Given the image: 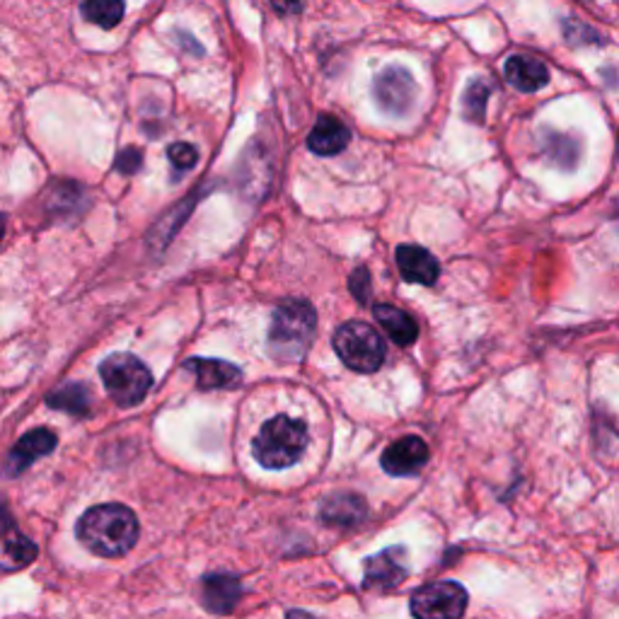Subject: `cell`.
<instances>
[{"instance_id": "obj_19", "label": "cell", "mask_w": 619, "mask_h": 619, "mask_svg": "<svg viewBox=\"0 0 619 619\" xmlns=\"http://www.w3.org/2000/svg\"><path fill=\"white\" fill-rule=\"evenodd\" d=\"M542 151L549 157V163L559 170H573L581 157V143L571 139L569 133L545 131L542 133Z\"/></svg>"}, {"instance_id": "obj_6", "label": "cell", "mask_w": 619, "mask_h": 619, "mask_svg": "<svg viewBox=\"0 0 619 619\" xmlns=\"http://www.w3.org/2000/svg\"><path fill=\"white\" fill-rule=\"evenodd\" d=\"M467 591L460 583H429L411 595V615L417 619H460L467 610Z\"/></svg>"}, {"instance_id": "obj_21", "label": "cell", "mask_w": 619, "mask_h": 619, "mask_svg": "<svg viewBox=\"0 0 619 619\" xmlns=\"http://www.w3.org/2000/svg\"><path fill=\"white\" fill-rule=\"evenodd\" d=\"M126 0H85L83 3V15L85 20L93 22V25L102 30L117 27L124 20Z\"/></svg>"}, {"instance_id": "obj_13", "label": "cell", "mask_w": 619, "mask_h": 619, "mask_svg": "<svg viewBox=\"0 0 619 619\" xmlns=\"http://www.w3.org/2000/svg\"><path fill=\"white\" fill-rule=\"evenodd\" d=\"M351 141V131L349 126L343 124L341 119L331 117V114H323L317 119V124L313 126V131L307 136V148L315 155H337L341 153L343 148L349 145Z\"/></svg>"}, {"instance_id": "obj_7", "label": "cell", "mask_w": 619, "mask_h": 619, "mask_svg": "<svg viewBox=\"0 0 619 619\" xmlns=\"http://www.w3.org/2000/svg\"><path fill=\"white\" fill-rule=\"evenodd\" d=\"M373 100L387 117H407L417 105V83L407 68L387 66L373 80Z\"/></svg>"}, {"instance_id": "obj_17", "label": "cell", "mask_w": 619, "mask_h": 619, "mask_svg": "<svg viewBox=\"0 0 619 619\" xmlns=\"http://www.w3.org/2000/svg\"><path fill=\"white\" fill-rule=\"evenodd\" d=\"M39 549L15 527L0 530V571H20L37 559Z\"/></svg>"}, {"instance_id": "obj_10", "label": "cell", "mask_w": 619, "mask_h": 619, "mask_svg": "<svg viewBox=\"0 0 619 619\" xmlns=\"http://www.w3.org/2000/svg\"><path fill=\"white\" fill-rule=\"evenodd\" d=\"M365 515H369L365 499L359 494H351V491H335V494H329L323 503H319V518L331 527L361 525L365 521Z\"/></svg>"}, {"instance_id": "obj_28", "label": "cell", "mask_w": 619, "mask_h": 619, "mask_svg": "<svg viewBox=\"0 0 619 619\" xmlns=\"http://www.w3.org/2000/svg\"><path fill=\"white\" fill-rule=\"evenodd\" d=\"M3 235H5V218L0 215V240H3Z\"/></svg>"}, {"instance_id": "obj_4", "label": "cell", "mask_w": 619, "mask_h": 619, "mask_svg": "<svg viewBox=\"0 0 619 619\" xmlns=\"http://www.w3.org/2000/svg\"><path fill=\"white\" fill-rule=\"evenodd\" d=\"M100 375L109 397L119 407L141 405L153 387V375L148 365L131 353H114V357L102 361Z\"/></svg>"}, {"instance_id": "obj_15", "label": "cell", "mask_w": 619, "mask_h": 619, "mask_svg": "<svg viewBox=\"0 0 619 619\" xmlns=\"http://www.w3.org/2000/svg\"><path fill=\"white\" fill-rule=\"evenodd\" d=\"M185 369L194 373L201 389H225L235 387L243 381V371H240L237 365L218 359H189Z\"/></svg>"}, {"instance_id": "obj_2", "label": "cell", "mask_w": 619, "mask_h": 619, "mask_svg": "<svg viewBox=\"0 0 619 619\" xmlns=\"http://www.w3.org/2000/svg\"><path fill=\"white\" fill-rule=\"evenodd\" d=\"M315 307L303 297H289L273 310L269 327V351L281 363H297L315 339Z\"/></svg>"}, {"instance_id": "obj_14", "label": "cell", "mask_w": 619, "mask_h": 619, "mask_svg": "<svg viewBox=\"0 0 619 619\" xmlns=\"http://www.w3.org/2000/svg\"><path fill=\"white\" fill-rule=\"evenodd\" d=\"M240 595H243V586H240V581L231 576V573H213V576L203 579L201 598L206 610H211L215 615L233 612Z\"/></svg>"}, {"instance_id": "obj_22", "label": "cell", "mask_w": 619, "mask_h": 619, "mask_svg": "<svg viewBox=\"0 0 619 619\" xmlns=\"http://www.w3.org/2000/svg\"><path fill=\"white\" fill-rule=\"evenodd\" d=\"M489 95H491V83L484 78H475L472 83L467 85L465 95H463V112H465L467 121H472V124L484 121Z\"/></svg>"}, {"instance_id": "obj_9", "label": "cell", "mask_w": 619, "mask_h": 619, "mask_svg": "<svg viewBox=\"0 0 619 619\" xmlns=\"http://www.w3.org/2000/svg\"><path fill=\"white\" fill-rule=\"evenodd\" d=\"M383 469L393 477L417 475L429 463V445L419 435H405L395 441L381 457Z\"/></svg>"}, {"instance_id": "obj_25", "label": "cell", "mask_w": 619, "mask_h": 619, "mask_svg": "<svg viewBox=\"0 0 619 619\" xmlns=\"http://www.w3.org/2000/svg\"><path fill=\"white\" fill-rule=\"evenodd\" d=\"M141 153L136 151V148H126L124 153L117 155V170L121 172H136L141 165Z\"/></svg>"}, {"instance_id": "obj_26", "label": "cell", "mask_w": 619, "mask_h": 619, "mask_svg": "<svg viewBox=\"0 0 619 619\" xmlns=\"http://www.w3.org/2000/svg\"><path fill=\"white\" fill-rule=\"evenodd\" d=\"M271 5L283 15H295V13H301L303 0H271Z\"/></svg>"}, {"instance_id": "obj_20", "label": "cell", "mask_w": 619, "mask_h": 619, "mask_svg": "<svg viewBox=\"0 0 619 619\" xmlns=\"http://www.w3.org/2000/svg\"><path fill=\"white\" fill-rule=\"evenodd\" d=\"M47 402H49V407L66 411V414H71V417H87L90 414V393H87L85 385H78V383L59 387L56 393H51L47 397Z\"/></svg>"}, {"instance_id": "obj_27", "label": "cell", "mask_w": 619, "mask_h": 619, "mask_svg": "<svg viewBox=\"0 0 619 619\" xmlns=\"http://www.w3.org/2000/svg\"><path fill=\"white\" fill-rule=\"evenodd\" d=\"M285 619H317V617L307 615V612H301V610H291L289 615H285Z\"/></svg>"}, {"instance_id": "obj_11", "label": "cell", "mask_w": 619, "mask_h": 619, "mask_svg": "<svg viewBox=\"0 0 619 619\" xmlns=\"http://www.w3.org/2000/svg\"><path fill=\"white\" fill-rule=\"evenodd\" d=\"M395 261H397L399 273H402V279L409 283L433 285L435 281H439L441 267L429 249L417 247V245H402L395 252Z\"/></svg>"}, {"instance_id": "obj_16", "label": "cell", "mask_w": 619, "mask_h": 619, "mask_svg": "<svg viewBox=\"0 0 619 619\" xmlns=\"http://www.w3.org/2000/svg\"><path fill=\"white\" fill-rule=\"evenodd\" d=\"M503 75H506L509 83L521 90V93H535L549 83V71L542 61L533 59V56L515 54L503 66Z\"/></svg>"}, {"instance_id": "obj_8", "label": "cell", "mask_w": 619, "mask_h": 619, "mask_svg": "<svg viewBox=\"0 0 619 619\" xmlns=\"http://www.w3.org/2000/svg\"><path fill=\"white\" fill-rule=\"evenodd\" d=\"M407 549L405 547H387L363 561V586L371 591H389L397 588L407 579Z\"/></svg>"}, {"instance_id": "obj_1", "label": "cell", "mask_w": 619, "mask_h": 619, "mask_svg": "<svg viewBox=\"0 0 619 619\" xmlns=\"http://www.w3.org/2000/svg\"><path fill=\"white\" fill-rule=\"evenodd\" d=\"M78 540L100 557H124L139 542V518L121 503H105L83 513Z\"/></svg>"}, {"instance_id": "obj_24", "label": "cell", "mask_w": 619, "mask_h": 619, "mask_svg": "<svg viewBox=\"0 0 619 619\" xmlns=\"http://www.w3.org/2000/svg\"><path fill=\"white\" fill-rule=\"evenodd\" d=\"M349 289L353 293V297L361 303H369L371 297V277H369V269L359 267L357 271L351 273V281H349Z\"/></svg>"}, {"instance_id": "obj_12", "label": "cell", "mask_w": 619, "mask_h": 619, "mask_svg": "<svg viewBox=\"0 0 619 619\" xmlns=\"http://www.w3.org/2000/svg\"><path fill=\"white\" fill-rule=\"evenodd\" d=\"M56 448V435L49 429H34L30 433L22 435V439L15 443V448L10 451L8 455V472L10 475H20L25 469L39 460V457L54 453Z\"/></svg>"}, {"instance_id": "obj_5", "label": "cell", "mask_w": 619, "mask_h": 619, "mask_svg": "<svg viewBox=\"0 0 619 619\" xmlns=\"http://www.w3.org/2000/svg\"><path fill=\"white\" fill-rule=\"evenodd\" d=\"M335 351L347 369L375 373L385 363V339L365 323H347L335 331Z\"/></svg>"}, {"instance_id": "obj_3", "label": "cell", "mask_w": 619, "mask_h": 619, "mask_svg": "<svg viewBox=\"0 0 619 619\" xmlns=\"http://www.w3.org/2000/svg\"><path fill=\"white\" fill-rule=\"evenodd\" d=\"M307 445V427L301 419L273 417L252 441V455L267 469H285L301 460Z\"/></svg>"}, {"instance_id": "obj_18", "label": "cell", "mask_w": 619, "mask_h": 619, "mask_svg": "<svg viewBox=\"0 0 619 619\" xmlns=\"http://www.w3.org/2000/svg\"><path fill=\"white\" fill-rule=\"evenodd\" d=\"M373 315L377 319V325L385 329V335L393 339L399 347H411L419 337V325L414 323V317L407 315L405 310H399L395 305H375Z\"/></svg>"}, {"instance_id": "obj_23", "label": "cell", "mask_w": 619, "mask_h": 619, "mask_svg": "<svg viewBox=\"0 0 619 619\" xmlns=\"http://www.w3.org/2000/svg\"><path fill=\"white\" fill-rule=\"evenodd\" d=\"M170 160H172V165H175L177 170H191L194 165H197V160H199V153H197V148L189 145V143H175V145H170V151H167Z\"/></svg>"}]
</instances>
